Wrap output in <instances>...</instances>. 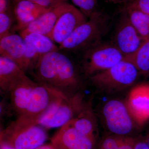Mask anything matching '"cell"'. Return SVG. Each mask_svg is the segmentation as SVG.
Wrapping results in <instances>:
<instances>
[{"instance_id": "6da1fadb", "label": "cell", "mask_w": 149, "mask_h": 149, "mask_svg": "<svg viewBox=\"0 0 149 149\" xmlns=\"http://www.w3.org/2000/svg\"><path fill=\"white\" fill-rule=\"evenodd\" d=\"M63 97L53 89L37 83L26 109L3 132L2 138L16 135L38 125L43 116Z\"/></svg>"}, {"instance_id": "7a4b0ae2", "label": "cell", "mask_w": 149, "mask_h": 149, "mask_svg": "<svg viewBox=\"0 0 149 149\" xmlns=\"http://www.w3.org/2000/svg\"><path fill=\"white\" fill-rule=\"evenodd\" d=\"M106 24L105 16L95 12L59 45L58 50L68 54L83 53L94 47L99 45Z\"/></svg>"}, {"instance_id": "3957f363", "label": "cell", "mask_w": 149, "mask_h": 149, "mask_svg": "<svg viewBox=\"0 0 149 149\" xmlns=\"http://www.w3.org/2000/svg\"><path fill=\"white\" fill-rule=\"evenodd\" d=\"M51 88L71 101L81 80L76 65L68 54L56 51Z\"/></svg>"}, {"instance_id": "277c9868", "label": "cell", "mask_w": 149, "mask_h": 149, "mask_svg": "<svg viewBox=\"0 0 149 149\" xmlns=\"http://www.w3.org/2000/svg\"><path fill=\"white\" fill-rule=\"evenodd\" d=\"M83 71L89 77L117 64L125 56L115 45H98L83 53Z\"/></svg>"}, {"instance_id": "5b68a950", "label": "cell", "mask_w": 149, "mask_h": 149, "mask_svg": "<svg viewBox=\"0 0 149 149\" xmlns=\"http://www.w3.org/2000/svg\"><path fill=\"white\" fill-rule=\"evenodd\" d=\"M138 71L131 63L124 59L109 69L89 77L92 83L99 88L113 90L133 84L137 77Z\"/></svg>"}, {"instance_id": "8992f818", "label": "cell", "mask_w": 149, "mask_h": 149, "mask_svg": "<svg viewBox=\"0 0 149 149\" xmlns=\"http://www.w3.org/2000/svg\"><path fill=\"white\" fill-rule=\"evenodd\" d=\"M23 38L25 41L26 49L21 68L26 74L34 69L43 56L58 50V47L55 43L46 35L31 33Z\"/></svg>"}, {"instance_id": "52a82bcc", "label": "cell", "mask_w": 149, "mask_h": 149, "mask_svg": "<svg viewBox=\"0 0 149 149\" xmlns=\"http://www.w3.org/2000/svg\"><path fill=\"white\" fill-rule=\"evenodd\" d=\"M104 116L109 130L117 136L129 134L133 128L132 118L127 106L120 101L112 100L105 104Z\"/></svg>"}, {"instance_id": "ba28073f", "label": "cell", "mask_w": 149, "mask_h": 149, "mask_svg": "<svg viewBox=\"0 0 149 149\" xmlns=\"http://www.w3.org/2000/svg\"><path fill=\"white\" fill-rule=\"evenodd\" d=\"M94 139L83 135L68 122L52 139L54 149H93Z\"/></svg>"}, {"instance_id": "9c48e42d", "label": "cell", "mask_w": 149, "mask_h": 149, "mask_svg": "<svg viewBox=\"0 0 149 149\" xmlns=\"http://www.w3.org/2000/svg\"><path fill=\"white\" fill-rule=\"evenodd\" d=\"M87 20L83 13L71 5L58 19L49 38L60 45L78 26Z\"/></svg>"}, {"instance_id": "30bf717a", "label": "cell", "mask_w": 149, "mask_h": 149, "mask_svg": "<svg viewBox=\"0 0 149 149\" xmlns=\"http://www.w3.org/2000/svg\"><path fill=\"white\" fill-rule=\"evenodd\" d=\"M143 41L126 13L118 27L115 45L125 57L134 53Z\"/></svg>"}, {"instance_id": "8fae6325", "label": "cell", "mask_w": 149, "mask_h": 149, "mask_svg": "<svg viewBox=\"0 0 149 149\" xmlns=\"http://www.w3.org/2000/svg\"><path fill=\"white\" fill-rule=\"evenodd\" d=\"M70 5L65 2L60 3L32 22L19 35L24 37L29 33H36L49 37L58 19Z\"/></svg>"}, {"instance_id": "7c38bea8", "label": "cell", "mask_w": 149, "mask_h": 149, "mask_svg": "<svg viewBox=\"0 0 149 149\" xmlns=\"http://www.w3.org/2000/svg\"><path fill=\"white\" fill-rule=\"evenodd\" d=\"M74 103L62 97L43 116L38 125L47 128L63 126L73 118Z\"/></svg>"}, {"instance_id": "4fadbf2b", "label": "cell", "mask_w": 149, "mask_h": 149, "mask_svg": "<svg viewBox=\"0 0 149 149\" xmlns=\"http://www.w3.org/2000/svg\"><path fill=\"white\" fill-rule=\"evenodd\" d=\"M127 107L131 116L142 124L149 119V86L140 85L130 91Z\"/></svg>"}, {"instance_id": "5bb4252c", "label": "cell", "mask_w": 149, "mask_h": 149, "mask_svg": "<svg viewBox=\"0 0 149 149\" xmlns=\"http://www.w3.org/2000/svg\"><path fill=\"white\" fill-rule=\"evenodd\" d=\"M47 139L45 128L38 125L16 135L2 138V142L15 149H35L42 146Z\"/></svg>"}, {"instance_id": "9a60e30c", "label": "cell", "mask_w": 149, "mask_h": 149, "mask_svg": "<svg viewBox=\"0 0 149 149\" xmlns=\"http://www.w3.org/2000/svg\"><path fill=\"white\" fill-rule=\"evenodd\" d=\"M51 8L43 7L27 0H14L13 13L17 22L15 30L19 32L22 31Z\"/></svg>"}, {"instance_id": "2e32d148", "label": "cell", "mask_w": 149, "mask_h": 149, "mask_svg": "<svg viewBox=\"0 0 149 149\" xmlns=\"http://www.w3.org/2000/svg\"><path fill=\"white\" fill-rule=\"evenodd\" d=\"M37 83L27 76L13 85L7 94L10 100L11 108L17 115V117L27 108L33 88Z\"/></svg>"}, {"instance_id": "e0dca14e", "label": "cell", "mask_w": 149, "mask_h": 149, "mask_svg": "<svg viewBox=\"0 0 149 149\" xmlns=\"http://www.w3.org/2000/svg\"><path fill=\"white\" fill-rule=\"evenodd\" d=\"M25 49V41L20 35L11 33L0 39V56L11 60L21 68Z\"/></svg>"}, {"instance_id": "ac0fdd59", "label": "cell", "mask_w": 149, "mask_h": 149, "mask_svg": "<svg viewBox=\"0 0 149 149\" xmlns=\"http://www.w3.org/2000/svg\"><path fill=\"white\" fill-rule=\"evenodd\" d=\"M27 74L16 63L0 56L1 91L7 94L11 88L27 77Z\"/></svg>"}, {"instance_id": "d6986e66", "label": "cell", "mask_w": 149, "mask_h": 149, "mask_svg": "<svg viewBox=\"0 0 149 149\" xmlns=\"http://www.w3.org/2000/svg\"><path fill=\"white\" fill-rule=\"evenodd\" d=\"M124 59L130 62L137 70L143 73L149 72V40L143 41L139 49Z\"/></svg>"}, {"instance_id": "ffe728a7", "label": "cell", "mask_w": 149, "mask_h": 149, "mask_svg": "<svg viewBox=\"0 0 149 149\" xmlns=\"http://www.w3.org/2000/svg\"><path fill=\"white\" fill-rule=\"evenodd\" d=\"M126 13L143 41L149 40V15L129 8H126Z\"/></svg>"}, {"instance_id": "44dd1931", "label": "cell", "mask_w": 149, "mask_h": 149, "mask_svg": "<svg viewBox=\"0 0 149 149\" xmlns=\"http://www.w3.org/2000/svg\"><path fill=\"white\" fill-rule=\"evenodd\" d=\"M73 128L83 135L94 139V128L91 120L88 117L81 116L72 118L70 121Z\"/></svg>"}, {"instance_id": "7402d4cb", "label": "cell", "mask_w": 149, "mask_h": 149, "mask_svg": "<svg viewBox=\"0 0 149 149\" xmlns=\"http://www.w3.org/2000/svg\"><path fill=\"white\" fill-rule=\"evenodd\" d=\"M74 5L80 8L85 16L88 18L95 12L97 0H71Z\"/></svg>"}, {"instance_id": "603a6c76", "label": "cell", "mask_w": 149, "mask_h": 149, "mask_svg": "<svg viewBox=\"0 0 149 149\" xmlns=\"http://www.w3.org/2000/svg\"><path fill=\"white\" fill-rule=\"evenodd\" d=\"M12 20L8 11L0 13V39L11 33Z\"/></svg>"}, {"instance_id": "cb8c5ba5", "label": "cell", "mask_w": 149, "mask_h": 149, "mask_svg": "<svg viewBox=\"0 0 149 149\" xmlns=\"http://www.w3.org/2000/svg\"><path fill=\"white\" fill-rule=\"evenodd\" d=\"M124 138V136L117 135L107 137L103 141L100 149H118Z\"/></svg>"}, {"instance_id": "d4e9b609", "label": "cell", "mask_w": 149, "mask_h": 149, "mask_svg": "<svg viewBox=\"0 0 149 149\" xmlns=\"http://www.w3.org/2000/svg\"><path fill=\"white\" fill-rule=\"evenodd\" d=\"M127 8L140 11L149 15V0H131Z\"/></svg>"}, {"instance_id": "484cf974", "label": "cell", "mask_w": 149, "mask_h": 149, "mask_svg": "<svg viewBox=\"0 0 149 149\" xmlns=\"http://www.w3.org/2000/svg\"><path fill=\"white\" fill-rule=\"evenodd\" d=\"M38 5L47 8H51L60 3L63 2L61 0H27Z\"/></svg>"}, {"instance_id": "4316f807", "label": "cell", "mask_w": 149, "mask_h": 149, "mask_svg": "<svg viewBox=\"0 0 149 149\" xmlns=\"http://www.w3.org/2000/svg\"><path fill=\"white\" fill-rule=\"evenodd\" d=\"M137 139L131 137H124L118 149H134Z\"/></svg>"}, {"instance_id": "83f0119b", "label": "cell", "mask_w": 149, "mask_h": 149, "mask_svg": "<svg viewBox=\"0 0 149 149\" xmlns=\"http://www.w3.org/2000/svg\"><path fill=\"white\" fill-rule=\"evenodd\" d=\"M134 149H149L146 140H137Z\"/></svg>"}, {"instance_id": "f1b7e54d", "label": "cell", "mask_w": 149, "mask_h": 149, "mask_svg": "<svg viewBox=\"0 0 149 149\" xmlns=\"http://www.w3.org/2000/svg\"><path fill=\"white\" fill-rule=\"evenodd\" d=\"M8 11V0H0V13Z\"/></svg>"}, {"instance_id": "f546056e", "label": "cell", "mask_w": 149, "mask_h": 149, "mask_svg": "<svg viewBox=\"0 0 149 149\" xmlns=\"http://www.w3.org/2000/svg\"><path fill=\"white\" fill-rule=\"evenodd\" d=\"M1 149H15L12 147L11 146H10L8 144L6 143L3 142H1Z\"/></svg>"}, {"instance_id": "4dcf8cb0", "label": "cell", "mask_w": 149, "mask_h": 149, "mask_svg": "<svg viewBox=\"0 0 149 149\" xmlns=\"http://www.w3.org/2000/svg\"><path fill=\"white\" fill-rule=\"evenodd\" d=\"M35 149H54V148L52 145H50L42 146Z\"/></svg>"}, {"instance_id": "1f68e13d", "label": "cell", "mask_w": 149, "mask_h": 149, "mask_svg": "<svg viewBox=\"0 0 149 149\" xmlns=\"http://www.w3.org/2000/svg\"><path fill=\"white\" fill-rule=\"evenodd\" d=\"M146 140L147 143H148V145L149 147V136H148V138H147Z\"/></svg>"}, {"instance_id": "d6a6232c", "label": "cell", "mask_w": 149, "mask_h": 149, "mask_svg": "<svg viewBox=\"0 0 149 149\" xmlns=\"http://www.w3.org/2000/svg\"><path fill=\"white\" fill-rule=\"evenodd\" d=\"M63 2H65V1H67V0H61Z\"/></svg>"}, {"instance_id": "836d02e7", "label": "cell", "mask_w": 149, "mask_h": 149, "mask_svg": "<svg viewBox=\"0 0 149 149\" xmlns=\"http://www.w3.org/2000/svg\"><path fill=\"white\" fill-rule=\"evenodd\" d=\"M112 1H116V0H112ZM125 1H131V0H125Z\"/></svg>"}, {"instance_id": "e575fe53", "label": "cell", "mask_w": 149, "mask_h": 149, "mask_svg": "<svg viewBox=\"0 0 149 149\" xmlns=\"http://www.w3.org/2000/svg\"></svg>"}]
</instances>
